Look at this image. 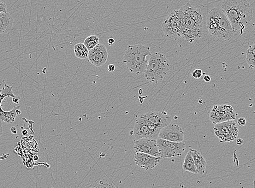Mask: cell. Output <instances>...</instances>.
<instances>
[{"label": "cell", "mask_w": 255, "mask_h": 188, "mask_svg": "<svg viewBox=\"0 0 255 188\" xmlns=\"http://www.w3.org/2000/svg\"><path fill=\"white\" fill-rule=\"evenodd\" d=\"M221 8L227 15L235 33L243 35L253 19L251 4L247 0H224Z\"/></svg>", "instance_id": "cell-1"}, {"label": "cell", "mask_w": 255, "mask_h": 188, "mask_svg": "<svg viewBox=\"0 0 255 188\" xmlns=\"http://www.w3.org/2000/svg\"><path fill=\"white\" fill-rule=\"evenodd\" d=\"M182 21V39L193 43L202 36L203 17L200 9L195 8L189 2L179 8Z\"/></svg>", "instance_id": "cell-2"}, {"label": "cell", "mask_w": 255, "mask_h": 188, "mask_svg": "<svg viewBox=\"0 0 255 188\" xmlns=\"http://www.w3.org/2000/svg\"><path fill=\"white\" fill-rule=\"evenodd\" d=\"M206 26L209 33L219 40H230L235 34L230 22L221 7H215L209 11Z\"/></svg>", "instance_id": "cell-3"}, {"label": "cell", "mask_w": 255, "mask_h": 188, "mask_svg": "<svg viewBox=\"0 0 255 188\" xmlns=\"http://www.w3.org/2000/svg\"><path fill=\"white\" fill-rule=\"evenodd\" d=\"M151 55L149 46L141 44L129 45L125 50L123 62L126 64L130 72L140 74L144 73L148 63L146 57Z\"/></svg>", "instance_id": "cell-4"}, {"label": "cell", "mask_w": 255, "mask_h": 188, "mask_svg": "<svg viewBox=\"0 0 255 188\" xmlns=\"http://www.w3.org/2000/svg\"><path fill=\"white\" fill-rule=\"evenodd\" d=\"M169 69V62L167 57L162 53H155L150 56L144 77L146 80L157 83L168 74Z\"/></svg>", "instance_id": "cell-5"}, {"label": "cell", "mask_w": 255, "mask_h": 188, "mask_svg": "<svg viewBox=\"0 0 255 188\" xmlns=\"http://www.w3.org/2000/svg\"><path fill=\"white\" fill-rule=\"evenodd\" d=\"M162 27L165 37L171 40L182 39V17L179 9L172 11L163 22Z\"/></svg>", "instance_id": "cell-6"}, {"label": "cell", "mask_w": 255, "mask_h": 188, "mask_svg": "<svg viewBox=\"0 0 255 188\" xmlns=\"http://www.w3.org/2000/svg\"><path fill=\"white\" fill-rule=\"evenodd\" d=\"M214 131L221 143L233 142L239 135V127L234 120L218 123L215 125Z\"/></svg>", "instance_id": "cell-7"}, {"label": "cell", "mask_w": 255, "mask_h": 188, "mask_svg": "<svg viewBox=\"0 0 255 188\" xmlns=\"http://www.w3.org/2000/svg\"><path fill=\"white\" fill-rule=\"evenodd\" d=\"M157 144L159 156L162 158L180 157L185 151L186 144L182 142H174L171 141L157 138Z\"/></svg>", "instance_id": "cell-8"}, {"label": "cell", "mask_w": 255, "mask_h": 188, "mask_svg": "<svg viewBox=\"0 0 255 188\" xmlns=\"http://www.w3.org/2000/svg\"><path fill=\"white\" fill-rule=\"evenodd\" d=\"M140 117L152 130L158 132L161 128L171 124L172 121L171 117L165 112H150Z\"/></svg>", "instance_id": "cell-9"}, {"label": "cell", "mask_w": 255, "mask_h": 188, "mask_svg": "<svg viewBox=\"0 0 255 188\" xmlns=\"http://www.w3.org/2000/svg\"><path fill=\"white\" fill-rule=\"evenodd\" d=\"M184 132L182 128L176 124H170L161 129L158 138L174 142H182L184 140Z\"/></svg>", "instance_id": "cell-10"}, {"label": "cell", "mask_w": 255, "mask_h": 188, "mask_svg": "<svg viewBox=\"0 0 255 188\" xmlns=\"http://www.w3.org/2000/svg\"><path fill=\"white\" fill-rule=\"evenodd\" d=\"M134 150L135 152H141L156 157L159 156L157 139H136L134 141Z\"/></svg>", "instance_id": "cell-11"}, {"label": "cell", "mask_w": 255, "mask_h": 188, "mask_svg": "<svg viewBox=\"0 0 255 188\" xmlns=\"http://www.w3.org/2000/svg\"><path fill=\"white\" fill-rule=\"evenodd\" d=\"M88 61L94 66L99 67L104 65L109 58V53L104 44H98L89 51Z\"/></svg>", "instance_id": "cell-12"}, {"label": "cell", "mask_w": 255, "mask_h": 188, "mask_svg": "<svg viewBox=\"0 0 255 188\" xmlns=\"http://www.w3.org/2000/svg\"><path fill=\"white\" fill-rule=\"evenodd\" d=\"M133 133L136 139H157L159 133L158 132L152 130L141 117L136 120Z\"/></svg>", "instance_id": "cell-13"}, {"label": "cell", "mask_w": 255, "mask_h": 188, "mask_svg": "<svg viewBox=\"0 0 255 188\" xmlns=\"http://www.w3.org/2000/svg\"><path fill=\"white\" fill-rule=\"evenodd\" d=\"M161 160V157L153 156L141 152H135L134 156V161L136 165L145 170L155 168Z\"/></svg>", "instance_id": "cell-14"}, {"label": "cell", "mask_w": 255, "mask_h": 188, "mask_svg": "<svg viewBox=\"0 0 255 188\" xmlns=\"http://www.w3.org/2000/svg\"><path fill=\"white\" fill-rule=\"evenodd\" d=\"M214 108L217 110L222 122L235 120L236 118V113L231 105H217Z\"/></svg>", "instance_id": "cell-15"}, {"label": "cell", "mask_w": 255, "mask_h": 188, "mask_svg": "<svg viewBox=\"0 0 255 188\" xmlns=\"http://www.w3.org/2000/svg\"><path fill=\"white\" fill-rule=\"evenodd\" d=\"M12 17L8 12L0 13V34H8L13 25Z\"/></svg>", "instance_id": "cell-16"}, {"label": "cell", "mask_w": 255, "mask_h": 188, "mask_svg": "<svg viewBox=\"0 0 255 188\" xmlns=\"http://www.w3.org/2000/svg\"><path fill=\"white\" fill-rule=\"evenodd\" d=\"M189 151L193 158L195 167L198 170L199 174H204L207 166V162L204 156L197 150L190 149Z\"/></svg>", "instance_id": "cell-17"}, {"label": "cell", "mask_w": 255, "mask_h": 188, "mask_svg": "<svg viewBox=\"0 0 255 188\" xmlns=\"http://www.w3.org/2000/svg\"><path fill=\"white\" fill-rule=\"evenodd\" d=\"M20 108V106H18L10 111H1L0 112V120L7 123L14 122L16 117L21 114Z\"/></svg>", "instance_id": "cell-18"}, {"label": "cell", "mask_w": 255, "mask_h": 188, "mask_svg": "<svg viewBox=\"0 0 255 188\" xmlns=\"http://www.w3.org/2000/svg\"><path fill=\"white\" fill-rule=\"evenodd\" d=\"M182 167L183 169L185 170V171L195 174H199L198 170L196 167H195L193 158L190 151L188 152V153L185 157Z\"/></svg>", "instance_id": "cell-19"}, {"label": "cell", "mask_w": 255, "mask_h": 188, "mask_svg": "<svg viewBox=\"0 0 255 188\" xmlns=\"http://www.w3.org/2000/svg\"><path fill=\"white\" fill-rule=\"evenodd\" d=\"M74 51L75 56L81 60L88 58L89 51L84 44L78 43L74 46Z\"/></svg>", "instance_id": "cell-20"}, {"label": "cell", "mask_w": 255, "mask_h": 188, "mask_svg": "<svg viewBox=\"0 0 255 188\" xmlns=\"http://www.w3.org/2000/svg\"><path fill=\"white\" fill-rule=\"evenodd\" d=\"M255 46H249L246 51V62L250 68H255Z\"/></svg>", "instance_id": "cell-21"}, {"label": "cell", "mask_w": 255, "mask_h": 188, "mask_svg": "<svg viewBox=\"0 0 255 188\" xmlns=\"http://www.w3.org/2000/svg\"><path fill=\"white\" fill-rule=\"evenodd\" d=\"M99 38L97 35H90L86 38L84 44L88 51H90L99 44Z\"/></svg>", "instance_id": "cell-22"}, {"label": "cell", "mask_w": 255, "mask_h": 188, "mask_svg": "<svg viewBox=\"0 0 255 188\" xmlns=\"http://www.w3.org/2000/svg\"><path fill=\"white\" fill-rule=\"evenodd\" d=\"M193 77L195 79H200L203 75L202 70L200 69H195L192 73Z\"/></svg>", "instance_id": "cell-23"}, {"label": "cell", "mask_w": 255, "mask_h": 188, "mask_svg": "<svg viewBox=\"0 0 255 188\" xmlns=\"http://www.w3.org/2000/svg\"><path fill=\"white\" fill-rule=\"evenodd\" d=\"M7 12V5L0 0V13Z\"/></svg>", "instance_id": "cell-24"}, {"label": "cell", "mask_w": 255, "mask_h": 188, "mask_svg": "<svg viewBox=\"0 0 255 188\" xmlns=\"http://www.w3.org/2000/svg\"><path fill=\"white\" fill-rule=\"evenodd\" d=\"M237 123L241 126H244L246 125L247 121L245 118H240L237 121Z\"/></svg>", "instance_id": "cell-25"}, {"label": "cell", "mask_w": 255, "mask_h": 188, "mask_svg": "<svg viewBox=\"0 0 255 188\" xmlns=\"http://www.w3.org/2000/svg\"><path fill=\"white\" fill-rule=\"evenodd\" d=\"M116 70V66L114 64H110L108 66V70L109 72H114Z\"/></svg>", "instance_id": "cell-26"}, {"label": "cell", "mask_w": 255, "mask_h": 188, "mask_svg": "<svg viewBox=\"0 0 255 188\" xmlns=\"http://www.w3.org/2000/svg\"><path fill=\"white\" fill-rule=\"evenodd\" d=\"M204 80L206 83H209L211 80V78L209 75H205L204 76Z\"/></svg>", "instance_id": "cell-27"}, {"label": "cell", "mask_w": 255, "mask_h": 188, "mask_svg": "<svg viewBox=\"0 0 255 188\" xmlns=\"http://www.w3.org/2000/svg\"><path fill=\"white\" fill-rule=\"evenodd\" d=\"M115 43V40L114 38H110L108 40V44L110 46L114 45Z\"/></svg>", "instance_id": "cell-28"}, {"label": "cell", "mask_w": 255, "mask_h": 188, "mask_svg": "<svg viewBox=\"0 0 255 188\" xmlns=\"http://www.w3.org/2000/svg\"><path fill=\"white\" fill-rule=\"evenodd\" d=\"M20 99V97H14V98H12V101L14 103H15L16 104H18Z\"/></svg>", "instance_id": "cell-29"}, {"label": "cell", "mask_w": 255, "mask_h": 188, "mask_svg": "<svg viewBox=\"0 0 255 188\" xmlns=\"http://www.w3.org/2000/svg\"><path fill=\"white\" fill-rule=\"evenodd\" d=\"M2 121L0 120V138H1L2 133H3V128H2Z\"/></svg>", "instance_id": "cell-30"}, {"label": "cell", "mask_w": 255, "mask_h": 188, "mask_svg": "<svg viewBox=\"0 0 255 188\" xmlns=\"http://www.w3.org/2000/svg\"><path fill=\"white\" fill-rule=\"evenodd\" d=\"M244 143V141L243 139L239 138L237 139V144L239 145H241Z\"/></svg>", "instance_id": "cell-31"}, {"label": "cell", "mask_w": 255, "mask_h": 188, "mask_svg": "<svg viewBox=\"0 0 255 188\" xmlns=\"http://www.w3.org/2000/svg\"><path fill=\"white\" fill-rule=\"evenodd\" d=\"M10 130H11V133H13V134H16L17 133V130H16V128L15 127L13 126V127H11V129H10Z\"/></svg>", "instance_id": "cell-32"}, {"label": "cell", "mask_w": 255, "mask_h": 188, "mask_svg": "<svg viewBox=\"0 0 255 188\" xmlns=\"http://www.w3.org/2000/svg\"><path fill=\"white\" fill-rule=\"evenodd\" d=\"M28 133V132L27 130H22V134L23 135V136H26V135Z\"/></svg>", "instance_id": "cell-33"}, {"label": "cell", "mask_w": 255, "mask_h": 188, "mask_svg": "<svg viewBox=\"0 0 255 188\" xmlns=\"http://www.w3.org/2000/svg\"><path fill=\"white\" fill-rule=\"evenodd\" d=\"M38 160V157L37 156H35L34 157V160L37 161Z\"/></svg>", "instance_id": "cell-34"}, {"label": "cell", "mask_w": 255, "mask_h": 188, "mask_svg": "<svg viewBox=\"0 0 255 188\" xmlns=\"http://www.w3.org/2000/svg\"><path fill=\"white\" fill-rule=\"evenodd\" d=\"M2 84H0V86H1Z\"/></svg>", "instance_id": "cell-35"}]
</instances>
